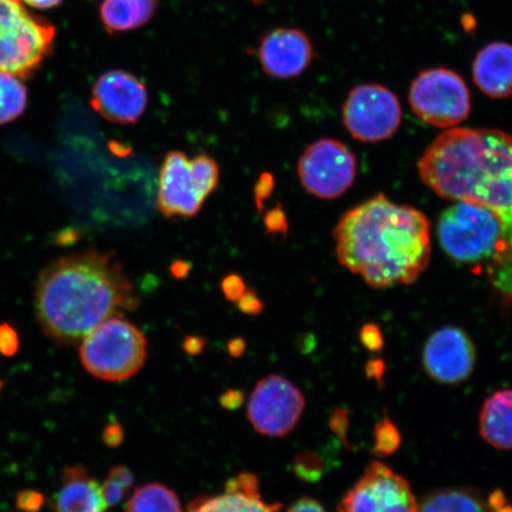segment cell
<instances>
[{
	"label": "cell",
	"mask_w": 512,
	"mask_h": 512,
	"mask_svg": "<svg viewBox=\"0 0 512 512\" xmlns=\"http://www.w3.org/2000/svg\"><path fill=\"white\" fill-rule=\"evenodd\" d=\"M134 483L133 473L124 465L114 466L101 485L107 507H115L123 501Z\"/></svg>",
	"instance_id": "obj_25"
},
{
	"label": "cell",
	"mask_w": 512,
	"mask_h": 512,
	"mask_svg": "<svg viewBox=\"0 0 512 512\" xmlns=\"http://www.w3.org/2000/svg\"><path fill=\"white\" fill-rule=\"evenodd\" d=\"M357 159L347 145L336 139H320L306 147L299 158L298 176L303 188L320 200H335L351 189Z\"/></svg>",
	"instance_id": "obj_10"
},
{
	"label": "cell",
	"mask_w": 512,
	"mask_h": 512,
	"mask_svg": "<svg viewBox=\"0 0 512 512\" xmlns=\"http://www.w3.org/2000/svg\"><path fill=\"white\" fill-rule=\"evenodd\" d=\"M0 389H2V383H0Z\"/></svg>",
	"instance_id": "obj_41"
},
{
	"label": "cell",
	"mask_w": 512,
	"mask_h": 512,
	"mask_svg": "<svg viewBox=\"0 0 512 512\" xmlns=\"http://www.w3.org/2000/svg\"><path fill=\"white\" fill-rule=\"evenodd\" d=\"M44 497L34 490L22 491L17 496V507L24 512H38L42 509Z\"/></svg>",
	"instance_id": "obj_31"
},
{
	"label": "cell",
	"mask_w": 512,
	"mask_h": 512,
	"mask_svg": "<svg viewBox=\"0 0 512 512\" xmlns=\"http://www.w3.org/2000/svg\"><path fill=\"white\" fill-rule=\"evenodd\" d=\"M267 226L268 229L273 230V232H285L286 229V219L283 211L280 209L272 211L270 215L267 217Z\"/></svg>",
	"instance_id": "obj_36"
},
{
	"label": "cell",
	"mask_w": 512,
	"mask_h": 512,
	"mask_svg": "<svg viewBox=\"0 0 512 512\" xmlns=\"http://www.w3.org/2000/svg\"><path fill=\"white\" fill-rule=\"evenodd\" d=\"M486 503H488V507L491 511H496L505 507L508 504L507 495L504 494V491L501 489H497L492 491L488 499H486Z\"/></svg>",
	"instance_id": "obj_37"
},
{
	"label": "cell",
	"mask_w": 512,
	"mask_h": 512,
	"mask_svg": "<svg viewBox=\"0 0 512 512\" xmlns=\"http://www.w3.org/2000/svg\"><path fill=\"white\" fill-rule=\"evenodd\" d=\"M283 504L267 503L260 494L258 477L243 472L228 480L221 495L198 497L187 512H281Z\"/></svg>",
	"instance_id": "obj_16"
},
{
	"label": "cell",
	"mask_w": 512,
	"mask_h": 512,
	"mask_svg": "<svg viewBox=\"0 0 512 512\" xmlns=\"http://www.w3.org/2000/svg\"><path fill=\"white\" fill-rule=\"evenodd\" d=\"M146 356L143 332L124 317H114L96 326L80 345L83 367L104 381L130 379L143 368Z\"/></svg>",
	"instance_id": "obj_6"
},
{
	"label": "cell",
	"mask_w": 512,
	"mask_h": 512,
	"mask_svg": "<svg viewBox=\"0 0 512 512\" xmlns=\"http://www.w3.org/2000/svg\"><path fill=\"white\" fill-rule=\"evenodd\" d=\"M402 443L399 427L394 424L388 415L377 422L374 430V445L371 447V453L376 457L386 458L393 456L399 451Z\"/></svg>",
	"instance_id": "obj_24"
},
{
	"label": "cell",
	"mask_w": 512,
	"mask_h": 512,
	"mask_svg": "<svg viewBox=\"0 0 512 512\" xmlns=\"http://www.w3.org/2000/svg\"><path fill=\"white\" fill-rule=\"evenodd\" d=\"M124 433L119 425L108 426L105 431V443L110 446H118L123 443Z\"/></svg>",
	"instance_id": "obj_38"
},
{
	"label": "cell",
	"mask_w": 512,
	"mask_h": 512,
	"mask_svg": "<svg viewBox=\"0 0 512 512\" xmlns=\"http://www.w3.org/2000/svg\"><path fill=\"white\" fill-rule=\"evenodd\" d=\"M491 512H512V507H511V505L507 504L502 509H499L496 511H491Z\"/></svg>",
	"instance_id": "obj_40"
},
{
	"label": "cell",
	"mask_w": 512,
	"mask_h": 512,
	"mask_svg": "<svg viewBox=\"0 0 512 512\" xmlns=\"http://www.w3.org/2000/svg\"><path fill=\"white\" fill-rule=\"evenodd\" d=\"M158 0H104L100 21L111 34L137 30L156 14Z\"/></svg>",
	"instance_id": "obj_20"
},
{
	"label": "cell",
	"mask_w": 512,
	"mask_h": 512,
	"mask_svg": "<svg viewBox=\"0 0 512 512\" xmlns=\"http://www.w3.org/2000/svg\"><path fill=\"white\" fill-rule=\"evenodd\" d=\"M106 508L101 485L85 467L72 466L64 471L56 512H104Z\"/></svg>",
	"instance_id": "obj_18"
},
{
	"label": "cell",
	"mask_w": 512,
	"mask_h": 512,
	"mask_svg": "<svg viewBox=\"0 0 512 512\" xmlns=\"http://www.w3.org/2000/svg\"><path fill=\"white\" fill-rule=\"evenodd\" d=\"M23 2L34 9L48 10L56 8L63 0H23Z\"/></svg>",
	"instance_id": "obj_39"
},
{
	"label": "cell",
	"mask_w": 512,
	"mask_h": 512,
	"mask_svg": "<svg viewBox=\"0 0 512 512\" xmlns=\"http://www.w3.org/2000/svg\"><path fill=\"white\" fill-rule=\"evenodd\" d=\"M384 373H386V363L381 358H373L366 364L368 380L376 381L379 386H383Z\"/></svg>",
	"instance_id": "obj_33"
},
{
	"label": "cell",
	"mask_w": 512,
	"mask_h": 512,
	"mask_svg": "<svg viewBox=\"0 0 512 512\" xmlns=\"http://www.w3.org/2000/svg\"><path fill=\"white\" fill-rule=\"evenodd\" d=\"M255 2H256V0H255Z\"/></svg>",
	"instance_id": "obj_42"
},
{
	"label": "cell",
	"mask_w": 512,
	"mask_h": 512,
	"mask_svg": "<svg viewBox=\"0 0 512 512\" xmlns=\"http://www.w3.org/2000/svg\"><path fill=\"white\" fill-rule=\"evenodd\" d=\"M473 81L492 99L512 96V44L494 42L480 49L472 64Z\"/></svg>",
	"instance_id": "obj_17"
},
{
	"label": "cell",
	"mask_w": 512,
	"mask_h": 512,
	"mask_svg": "<svg viewBox=\"0 0 512 512\" xmlns=\"http://www.w3.org/2000/svg\"><path fill=\"white\" fill-rule=\"evenodd\" d=\"M238 307L246 315H258L262 311L261 300L256 296V293L252 290H248L243 293V296L238 300Z\"/></svg>",
	"instance_id": "obj_32"
},
{
	"label": "cell",
	"mask_w": 512,
	"mask_h": 512,
	"mask_svg": "<svg viewBox=\"0 0 512 512\" xmlns=\"http://www.w3.org/2000/svg\"><path fill=\"white\" fill-rule=\"evenodd\" d=\"M343 124L358 142L380 143L398 132L402 108L396 95L381 85L352 88L342 108Z\"/></svg>",
	"instance_id": "obj_9"
},
{
	"label": "cell",
	"mask_w": 512,
	"mask_h": 512,
	"mask_svg": "<svg viewBox=\"0 0 512 512\" xmlns=\"http://www.w3.org/2000/svg\"><path fill=\"white\" fill-rule=\"evenodd\" d=\"M140 299L113 253L89 249L63 256L38 277V323L55 341L75 344L114 317L136 310Z\"/></svg>",
	"instance_id": "obj_2"
},
{
	"label": "cell",
	"mask_w": 512,
	"mask_h": 512,
	"mask_svg": "<svg viewBox=\"0 0 512 512\" xmlns=\"http://www.w3.org/2000/svg\"><path fill=\"white\" fill-rule=\"evenodd\" d=\"M219 181V165L207 153L189 158L184 152L170 151L160 169L157 207L168 219L195 216Z\"/></svg>",
	"instance_id": "obj_7"
},
{
	"label": "cell",
	"mask_w": 512,
	"mask_h": 512,
	"mask_svg": "<svg viewBox=\"0 0 512 512\" xmlns=\"http://www.w3.org/2000/svg\"><path fill=\"white\" fill-rule=\"evenodd\" d=\"M19 337L10 324H0V354L11 357L17 354Z\"/></svg>",
	"instance_id": "obj_28"
},
{
	"label": "cell",
	"mask_w": 512,
	"mask_h": 512,
	"mask_svg": "<svg viewBox=\"0 0 512 512\" xmlns=\"http://www.w3.org/2000/svg\"><path fill=\"white\" fill-rule=\"evenodd\" d=\"M222 291L224 296L232 303H238V300L247 291V287L239 275H228L222 281Z\"/></svg>",
	"instance_id": "obj_30"
},
{
	"label": "cell",
	"mask_w": 512,
	"mask_h": 512,
	"mask_svg": "<svg viewBox=\"0 0 512 512\" xmlns=\"http://www.w3.org/2000/svg\"><path fill=\"white\" fill-rule=\"evenodd\" d=\"M274 187L273 178L268 175H262L260 182L256 185L255 198L258 206H261V201H264V198H267L271 195L272 189Z\"/></svg>",
	"instance_id": "obj_35"
},
{
	"label": "cell",
	"mask_w": 512,
	"mask_h": 512,
	"mask_svg": "<svg viewBox=\"0 0 512 512\" xmlns=\"http://www.w3.org/2000/svg\"><path fill=\"white\" fill-rule=\"evenodd\" d=\"M325 465L319 454L305 451L298 454L293 463V471L306 483H316L324 475Z\"/></svg>",
	"instance_id": "obj_26"
},
{
	"label": "cell",
	"mask_w": 512,
	"mask_h": 512,
	"mask_svg": "<svg viewBox=\"0 0 512 512\" xmlns=\"http://www.w3.org/2000/svg\"><path fill=\"white\" fill-rule=\"evenodd\" d=\"M416 512H491L482 494L472 488H447L430 492Z\"/></svg>",
	"instance_id": "obj_21"
},
{
	"label": "cell",
	"mask_w": 512,
	"mask_h": 512,
	"mask_svg": "<svg viewBox=\"0 0 512 512\" xmlns=\"http://www.w3.org/2000/svg\"><path fill=\"white\" fill-rule=\"evenodd\" d=\"M439 197L488 208L512 229V136L492 128H450L418 162Z\"/></svg>",
	"instance_id": "obj_3"
},
{
	"label": "cell",
	"mask_w": 512,
	"mask_h": 512,
	"mask_svg": "<svg viewBox=\"0 0 512 512\" xmlns=\"http://www.w3.org/2000/svg\"><path fill=\"white\" fill-rule=\"evenodd\" d=\"M305 396L291 381L270 375L256 384L248 403V420L256 432L281 438L302 418Z\"/></svg>",
	"instance_id": "obj_12"
},
{
	"label": "cell",
	"mask_w": 512,
	"mask_h": 512,
	"mask_svg": "<svg viewBox=\"0 0 512 512\" xmlns=\"http://www.w3.org/2000/svg\"><path fill=\"white\" fill-rule=\"evenodd\" d=\"M28 106V89L22 79L0 73V125L21 117Z\"/></svg>",
	"instance_id": "obj_23"
},
{
	"label": "cell",
	"mask_w": 512,
	"mask_h": 512,
	"mask_svg": "<svg viewBox=\"0 0 512 512\" xmlns=\"http://www.w3.org/2000/svg\"><path fill=\"white\" fill-rule=\"evenodd\" d=\"M476 361L475 344L458 326H444L434 331L422 349V366L427 375L447 386H457L469 379Z\"/></svg>",
	"instance_id": "obj_13"
},
{
	"label": "cell",
	"mask_w": 512,
	"mask_h": 512,
	"mask_svg": "<svg viewBox=\"0 0 512 512\" xmlns=\"http://www.w3.org/2000/svg\"><path fill=\"white\" fill-rule=\"evenodd\" d=\"M479 433L497 450H512V388L497 390L484 402Z\"/></svg>",
	"instance_id": "obj_19"
},
{
	"label": "cell",
	"mask_w": 512,
	"mask_h": 512,
	"mask_svg": "<svg viewBox=\"0 0 512 512\" xmlns=\"http://www.w3.org/2000/svg\"><path fill=\"white\" fill-rule=\"evenodd\" d=\"M334 239L339 264L380 290L414 284L431 261L430 220L383 194L347 211Z\"/></svg>",
	"instance_id": "obj_1"
},
{
	"label": "cell",
	"mask_w": 512,
	"mask_h": 512,
	"mask_svg": "<svg viewBox=\"0 0 512 512\" xmlns=\"http://www.w3.org/2000/svg\"><path fill=\"white\" fill-rule=\"evenodd\" d=\"M126 512H183L174 490L163 484L140 486L127 503Z\"/></svg>",
	"instance_id": "obj_22"
},
{
	"label": "cell",
	"mask_w": 512,
	"mask_h": 512,
	"mask_svg": "<svg viewBox=\"0 0 512 512\" xmlns=\"http://www.w3.org/2000/svg\"><path fill=\"white\" fill-rule=\"evenodd\" d=\"M91 105L110 123L130 125L143 117L149 105V93L145 83L136 75L114 69L95 81Z\"/></svg>",
	"instance_id": "obj_14"
},
{
	"label": "cell",
	"mask_w": 512,
	"mask_h": 512,
	"mask_svg": "<svg viewBox=\"0 0 512 512\" xmlns=\"http://www.w3.org/2000/svg\"><path fill=\"white\" fill-rule=\"evenodd\" d=\"M416 117L425 124L450 128L471 113V96L462 76L447 68L424 70L412 83L408 96Z\"/></svg>",
	"instance_id": "obj_8"
},
{
	"label": "cell",
	"mask_w": 512,
	"mask_h": 512,
	"mask_svg": "<svg viewBox=\"0 0 512 512\" xmlns=\"http://www.w3.org/2000/svg\"><path fill=\"white\" fill-rule=\"evenodd\" d=\"M437 233L448 258L483 270L502 310L511 309L512 229L507 223L488 208L456 202L441 213Z\"/></svg>",
	"instance_id": "obj_4"
},
{
	"label": "cell",
	"mask_w": 512,
	"mask_h": 512,
	"mask_svg": "<svg viewBox=\"0 0 512 512\" xmlns=\"http://www.w3.org/2000/svg\"><path fill=\"white\" fill-rule=\"evenodd\" d=\"M258 57L262 70L271 78H298L315 60L309 36L303 30L279 28L261 38Z\"/></svg>",
	"instance_id": "obj_15"
},
{
	"label": "cell",
	"mask_w": 512,
	"mask_h": 512,
	"mask_svg": "<svg viewBox=\"0 0 512 512\" xmlns=\"http://www.w3.org/2000/svg\"><path fill=\"white\" fill-rule=\"evenodd\" d=\"M287 512H326L317 499L304 497L291 505Z\"/></svg>",
	"instance_id": "obj_34"
},
{
	"label": "cell",
	"mask_w": 512,
	"mask_h": 512,
	"mask_svg": "<svg viewBox=\"0 0 512 512\" xmlns=\"http://www.w3.org/2000/svg\"><path fill=\"white\" fill-rule=\"evenodd\" d=\"M350 420H349V412L344 408H337L335 412L332 413L330 419V427L332 432L336 433L339 438L343 441L345 447L350 448L348 444V430H349Z\"/></svg>",
	"instance_id": "obj_29"
},
{
	"label": "cell",
	"mask_w": 512,
	"mask_h": 512,
	"mask_svg": "<svg viewBox=\"0 0 512 512\" xmlns=\"http://www.w3.org/2000/svg\"><path fill=\"white\" fill-rule=\"evenodd\" d=\"M360 341L363 347L371 352L381 351L384 347V337L379 325L364 324L360 331Z\"/></svg>",
	"instance_id": "obj_27"
},
{
	"label": "cell",
	"mask_w": 512,
	"mask_h": 512,
	"mask_svg": "<svg viewBox=\"0 0 512 512\" xmlns=\"http://www.w3.org/2000/svg\"><path fill=\"white\" fill-rule=\"evenodd\" d=\"M419 503L407 479L380 462L364 470L336 512H416Z\"/></svg>",
	"instance_id": "obj_11"
},
{
	"label": "cell",
	"mask_w": 512,
	"mask_h": 512,
	"mask_svg": "<svg viewBox=\"0 0 512 512\" xmlns=\"http://www.w3.org/2000/svg\"><path fill=\"white\" fill-rule=\"evenodd\" d=\"M56 30L32 15L23 0H0V73L34 75L53 50Z\"/></svg>",
	"instance_id": "obj_5"
}]
</instances>
